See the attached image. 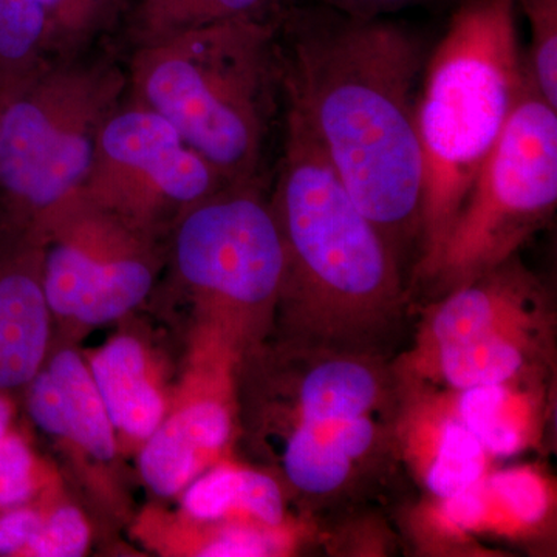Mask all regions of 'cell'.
Instances as JSON below:
<instances>
[{
	"label": "cell",
	"mask_w": 557,
	"mask_h": 557,
	"mask_svg": "<svg viewBox=\"0 0 557 557\" xmlns=\"http://www.w3.org/2000/svg\"><path fill=\"white\" fill-rule=\"evenodd\" d=\"M281 90L359 209L399 258L420 234L417 84L426 44L412 28L317 3L277 32Z\"/></svg>",
	"instance_id": "1"
},
{
	"label": "cell",
	"mask_w": 557,
	"mask_h": 557,
	"mask_svg": "<svg viewBox=\"0 0 557 557\" xmlns=\"http://www.w3.org/2000/svg\"><path fill=\"white\" fill-rule=\"evenodd\" d=\"M270 205L284 247L274 329L296 343L368 351L403 309L401 258L289 108Z\"/></svg>",
	"instance_id": "2"
},
{
	"label": "cell",
	"mask_w": 557,
	"mask_h": 557,
	"mask_svg": "<svg viewBox=\"0 0 557 557\" xmlns=\"http://www.w3.org/2000/svg\"><path fill=\"white\" fill-rule=\"evenodd\" d=\"M516 0H460L428 54L417 101L421 150V252L426 274L525 89Z\"/></svg>",
	"instance_id": "3"
},
{
	"label": "cell",
	"mask_w": 557,
	"mask_h": 557,
	"mask_svg": "<svg viewBox=\"0 0 557 557\" xmlns=\"http://www.w3.org/2000/svg\"><path fill=\"white\" fill-rule=\"evenodd\" d=\"M278 27L223 21L139 44L132 102L170 121L226 183L258 177L281 90Z\"/></svg>",
	"instance_id": "4"
},
{
	"label": "cell",
	"mask_w": 557,
	"mask_h": 557,
	"mask_svg": "<svg viewBox=\"0 0 557 557\" xmlns=\"http://www.w3.org/2000/svg\"><path fill=\"white\" fill-rule=\"evenodd\" d=\"M171 298L189 319V348L240 359L276 325L284 247L256 178L228 183L175 223Z\"/></svg>",
	"instance_id": "5"
},
{
	"label": "cell",
	"mask_w": 557,
	"mask_h": 557,
	"mask_svg": "<svg viewBox=\"0 0 557 557\" xmlns=\"http://www.w3.org/2000/svg\"><path fill=\"white\" fill-rule=\"evenodd\" d=\"M127 81L106 64H47L0 91V234L30 239L86 182Z\"/></svg>",
	"instance_id": "6"
},
{
	"label": "cell",
	"mask_w": 557,
	"mask_h": 557,
	"mask_svg": "<svg viewBox=\"0 0 557 557\" xmlns=\"http://www.w3.org/2000/svg\"><path fill=\"white\" fill-rule=\"evenodd\" d=\"M557 207V109L528 79L421 281L450 292L515 258Z\"/></svg>",
	"instance_id": "7"
},
{
	"label": "cell",
	"mask_w": 557,
	"mask_h": 557,
	"mask_svg": "<svg viewBox=\"0 0 557 557\" xmlns=\"http://www.w3.org/2000/svg\"><path fill=\"white\" fill-rule=\"evenodd\" d=\"M30 239L42 251L51 317L79 333L129 317L161 270L157 236L131 225L81 189L47 211Z\"/></svg>",
	"instance_id": "8"
},
{
	"label": "cell",
	"mask_w": 557,
	"mask_h": 557,
	"mask_svg": "<svg viewBox=\"0 0 557 557\" xmlns=\"http://www.w3.org/2000/svg\"><path fill=\"white\" fill-rule=\"evenodd\" d=\"M548 317L537 278L511 258L434 304L399 368L435 364L474 379L508 375L545 350Z\"/></svg>",
	"instance_id": "9"
},
{
	"label": "cell",
	"mask_w": 557,
	"mask_h": 557,
	"mask_svg": "<svg viewBox=\"0 0 557 557\" xmlns=\"http://www.w3.org/2000/svg\"><path fill=\"white\" fill-rule=\"evenodd\" d=\"M228 185L159 113L132 102L98 137L81 193L131 225L159 237L188 209Z\"/></svg>",
	"instance_id": "10"
},
{
	"label": "cell",
	"mask_w": 557,
	"mask_h": 557,
	"mask_svg": "<svg viewBox=\"0 0 557 557\" xmlns=\"http://www.w3.org/2000/svg\"><path fill=\"white\" fill-rule=\"evenodd\" d=\"M391 370L369 351L263 341L236 368L239 420L262 440L309 421L370 417L391 395Z\"/></svg>",
	"instance_id": "11"
},
{
	"label": "cell",
	"mask_w": 557,
	"mask_h": 557,
	"mask_svg": "<svg viewBox=\"0 0 557 557\" xmlns=\"http://www.w3.org/2000/svg\"><path fill=\"white\" fill-rule=\"evenodd\" d=\"M237 364L239 359L222 348L188 350L166 416L138 449L139 475L156 496H180L226 458L239 431Z\"/></svg>",
	"instance_id": "12"
},
{
	"label": "cell",
	"mask_w": 557,
	"mask_h": 557,
	"mask_svg": "<svg viewBox=\"0 0 557 557\" xmlns=\"http://www.w3.org/2000/svg\"><path fill=\"white\" fill-rule=\"evenodd\" d=\"M556 490L537 467L493 471L456 496L431 498L417 515L424 542L463 545L471 539L528 541L552 527Z\"/></svg>",
	"instance_id": "13"
},
{
	"label": "cell",
	"mask_w": 557,
	"mask_h": 557,
	"mask_svg": "<svg viewBox=\"0 0 557 557\" xmlns=\"http://www.w3.org/2000/svg\"><path fill=\"white\" fill-rule=\"evenodd\" d=\"M392 443L431 498L456 496L491 471L493 457L469 431L456 392L406 381Z\"/></svg>",
	"instance_id": "14"
},
{
	"label": "cell",
	"mask_w": 557,
	"mask_h": 557,
	"mask_svg": "<svg viewBox=\"0 0 557 557\" xmlns=\"http://www.w3.org/2000/svg\"><path fill=\"white\" fill-rule=\"evenodd\" d=\"M28 417L65 449L97 465H113L120 446L115 429L91 379L86 358L69 344L49 357L24 388Z\"/></svg>",
	"instance_id": "15"
},
{
	"label": "cell",
	"mask_w": 557,
	"mask_h": 557,
	"mask_svg": "<svg viewBox=\"0 0 557 557\" xmlns=\"http://www.w3.org/2000/svg\"><path fill=\"white\" fill-rule=\"evenodd\" d=\"M120 449L141 448L170 409L175 387L163 355L138 329L120 330L86 359Z\"/></svg>",
	"instance_id": "16"
},
{
	"label": "cell",
	"mask_w": 557,
	"mask_h": 557,
	"mask_svg": "<svg viewBox=\"0 0 557 557\" xmlns=\"http://www.w3.org/2000/svg\"><path fill=\"white\" fill-rule=\"evenodd\" d=\"M51 329L39 242L0 234V394L35 379L49 357Z\"/></svg>",
	"instance_id": "17"
},
{
	"label": "cell",
	"mask_w": 557,
	"mask_h": 557,
	"mask_svg": "<svg viewBox=\"0 0 557 557\" xmlns=\"http://www.w3.org/2000/svg\"><path fill=\"white\" fill-rule=\"evenodd\" d=\"M282 485L324 497L344 490L387 446L386 429L372 416L309 421L274 435Z\"/></svg>",
	"instance_id": "18"
},
{
	"label": "cell",
	"mask_w": 557,
	"mask_h": 557,
	"mask_svg": "<svg viewBox=\"0 0 557 557\" xmlns=\"http://www.w3.org/2000/svg\"><path fill=\"white\" fill-rule=\"evenodd\" d=\"M180 496L182 519L190 522L248 523L273 530L299 527L288 518L281 480L228 457L207 469Z\"/></svg>",
	"instance_id": "19"
},
{
	"label": "cell",
	"mask_w": 557,
	"mask_h": 557,
	"mask_svg": "<svg viewBox=\"0 0 557 557\" xmlns=\"http://www.w3.org/2000/svg\"><path fill=\"white\" fill-rule=\"evenodd\" d=\"M536 375L454 391L460 417L491 457H512L541 442L547 403Z\"/></svg>",
	"instance_id": "20"
},
{
	"label": "cell",
	"mask_w": 557,
	"mask_h": 557,
	"mask_svg": "<svg viewBox=\"0 0 557 557\" xmlns=\"http://www.w3.org/2000/svg\"><path fill=\"white\" fill-rule=\"evenodd\" d=\"M180 552L203 557H263L289 555L302 537L299 527L263 528L248 523H199L180 519Z\"/></svg>",
	"instance_id": "21"
},
{
	"label": "cell",
	"mask_w": 557,
	"mask_h": 557,
	"mask_svg": "<svg viewBox=\"0 0 557 557\" xmlns=\"http://www.w3.org/2000/svg\"><path fill=\"white\" fill-rule=\"evenodd\" d=\"M44 62L39 0H0V91L28 78Z\"/></svg>",
	"instance_id": "22"
},
{
	"label": "cell",
	"mask_w": 557,
	"mask_h": 557,
	"mask_svg": "<svg viewBox=\"0 0 557 557\" xmlns=\"http://www.w3.org/2000/svg\"><path fill=\"white\" fill-rule=\"evenodd\" d=\"M126 0H39L46 54H67L89 42L119 16Z\"/></svg>",
	"instance_id": "23"
},
{
	"label": "cell",
	"mask_w": 557,
	"mask_h": 557,
	"mask_svg": "<svg viewBox=\"0 0 557 557\" xmlns=\"http://www.w3.org/2000/svg\"><path fill=\"white\" fill-rule=\"evenodd\" d=\"M516 5L530 27L528 75L539 94L557 109V0H516Z\"/></svg>",
	"instance_id": "24"
},
{
	"label": "cell",
	"mask_w": 557,
	"mask_h": 557,
	"mask_svg": "<svg viewBox=\"0 0 557 557\" xmlns=\"http://www.w3.org/2000/svg\"><path fill=\"white\" fill-rule=\"evenodd\" d=\"M42 469L30 443L13 428L0 437V511L40 496Z\"/></svg>",
	"instance_id": "25"
},
{
	"label": "cell",
	"mask_w": 557,
	"mask_h": 557,
	"mask_svg": "<svg viewBox=\"0 0 557 557\" xmlns=\"http://www.w3.org/2000/svg\"><path fill=\"white\" fill-rule=\"evenodd\" d=\"M89 520L69 502L47 504L38 533L24 549L30 557H79L90 547Z\"/></svg>",
	"instance_id": "26"
},
{
	"label": "cell",
	"mask_w": 557,
	"mask_h": 557,
	"mask_svg": "<svg viewBox=\"0 0 557 557\" xmlns=\"http://www.w3.org/2000/svg\"><path fill=\"white\" fill-rule=\"evenodd\" d=\"M47 504L33 500L21 507L0 511V556H22L38 533Z\"/></svg>",
	"instance_id": "27"
},
{
	"label": "cell",
	"mask_w": 557,
	"mask_h": 557,
	"mask_svg": "<svg viewBox=\"0 0 557 557\" xmlns=\"http://www.w3.org/2000/svg\"><path fill=\"white\" fill-rule=\"evenodd\" d=\"M185 0H138L135 10V30L138 44L163 38Z\"/></svg>",
	"instance_id": "28"
},
{
	"label": "cell",
	"mask_w": 557,
	"mask_h": 557,
	"mask_svg": "<svg viewBox=\"0 0 557 557\" xmlns=\"http://www.w3.org/2000/svg\"><path fill=\"white\" fill-rule=\"evenodd\" d=\"M322 5L359 17H381L383 14L423 5L434 0H318Z\"/></svg>",
	"instance_id": "29"
},
{
	"label": "cell",
	"mask_w": 557,
	"mask_h": 557,
	"mask_svg": "<svg viewBox=\"0 0 557 557\" xmlns=\"http://www.w3.org/2000/svg\"><path fill=\"white\" fill-rule=\"evenodd\" d=\"M14 406L11 395L0 394V437L13 428Z\"/></svg>",
	"instance_id": "30"
}]
</instances>
